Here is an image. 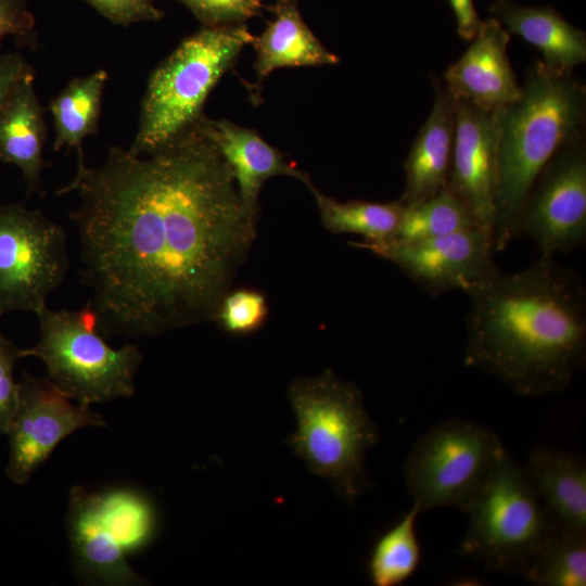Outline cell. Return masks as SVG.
<instances>
[{"instance_id": "1", "label": "cell", "mask_w": 586, "mask_h": 586, "mask_svg": "<svg viewBox=\"0 0 586 586\" xmlns=\"http://www.w3.org/2000/svg\"><path fill=\"white\" fill-rule=\"evenodd\" d=\"M77 192L69 212L81 281L103 336H155L212 321L249 256L257 220L202 115L155 151L112 146L97 168H77L55 192Z\"/></svg>"}, {"instance_id": "2", "label": "cell", "mask_w": 586, "mask_h": 586, "mask_svg": "<svg viewBox=\"0 0 586 586\" xmlns=\"http://www.w3.org/2000/svg\"><path fill=\"white\" fill-rule=\"evenodd\" d=\"M463 364L524 397L564 391L586 364V288L571 268L540 256L497 268L464 292Z\"/></svg>"}, {"instance_id": "3", "label": "cell", "mask_w": 586, "mask_h": 586, "mask_svg": "<svg viewBox=\"0 0 586 586\" xmlns=\"http://www.w3.org/2000/svg\"><path fill=\"white\" fill-rule=\"evenodd\" d=\"M498 186L493 244L504 251L513 238L526 198L548 162L566 144L583 137L586 87L573 77L531 64L520 97L496 111Z\"/></svg>"}, {"instance_id": "4", "label": "cell", "mask_w": 586, "mask_h": 586, "mask_svg": "<svg viewBox=\"0 0 586 586\" xmlns=\"http://www.w3.org/2000/svg\"><path fill=\"white\" fill-rule=\"evenodd\" d=\"M297 429L286 440L309 471L329 480L339 497L355 505L372 483L366 455L379 433L358 386L327 369L296 378L288 388Z\"/></svg>"}, {"instance_id": "5", "label": "cell", "mask_w": 586, "mask_h": 586, "mask_svg": "<svg viewBox=\"0 0 586 586\" xmlns=\"http://www.w3.org/2000/svg\"><path fill=\"white\" fill-rule=\"evenodd\" d=\"M253 38L245 24H237L203 26L182 40L149 79L129 150L149 154L195 123L209 92Z\"/></svg>"}, {"instance_id": "6", "label": "cell", "mask_w": 586, "mask_h": 586, "mask_svg": "<svg viewBox=\"0 0 586 586\" xmlns=\"http://www.w3.org/2000/svg\"><path fill=\"white\" fill-rule=\"evenodd\" d=\"M40 339L22 356L40 358L51 383L66 397L90 406L129 397L143 360L137 345L111 347L98 330L91 303L76 310L42 307Z\"/></svg>"}, {"instance_id": "7", "label": "cell", "mask_w": 586, "mask_h": 586, "mask_svg": "<svg viewBox=\"0 0 586 586\" xmlns=\"http://www.w3.org/2000/svg\"><path fill=\"white\" fill-rule=\"evenodd\" d=\"M462 512L468 527L457 552L499 572L523 573L553 528L524 469L508 450Z\"/></svg>"}, {"instance_id": "8", "label": "cell", "mask_w": 586, "mask_h": 586, "mask_svg": "<svg viewBox=\"0 0 586 586\" xmlns=\"http://www.w3.org/2000/svg\"><path fill=\"white\" fill-rule=\"evenodd\" d=\"M507 448L484 424L450 418L430 428L412 446L402 473L420 513L443 507L461 511Z\"/></svg>"}, {"instance_id": "9", "label": "cell", "mask_w": 586, "mask_h": 586, "mask_svg": "<svg viewBox=\"0 0 586 586\" xmlns=\"http://www.w3.org/2000/svg\"><path fill=\"white\" fill-rule=\"evenodd\" d=\"M69 265L66 233L41 211L0 205V316L38 313Z\"/></svg>"}, {"instance_id": "10", "label": "cell", "mask_w": 586, "mask_h": 586, "mask_svg": "<svg viewBox=\"0 0 586 586\" xmlns=\"http://www.w3.org/2000/svg\"><path fill=\"white\" fill-rule=\"evenodd\" d=\"M532 239L540 256L553 257L586 241V149L584 136L548 162L524 203L518 235Z\"/></svg>"}, {"instance_id": "11", "label": "cell", "mask_w": 586, "mask_h": 586, "mask_svg": "<svg viewBox=\"0 0 586 586\" xmlns=\"http://www.w3.org/2000/svg\"><path fill=\"white\" fill-rule=\"evenodd\" d=\"M352 245L391 262L434 297L454 290L466 292L498 268L493 239L477 227L418 241L392 239Z\"/></svg>"}, {"instance_id": "12", "label": "cell", "mask_w": 586, "mask_h": 586, "mask_svg": "<svg viewBox=\"0 0 586 586\" xmlns=\"http://www.w3.org/2000/svg\"><path fill=\"white\" fill-rule=\"evenodd\" d=\"M84 426H105V421L90 406L72 403L49 379L24 372L7 432V475L16 484L26 483L63 438Z\"/></svg>"}, {"instance_id": "13", "label": "cell", "mask_w": 586, "mask_h": 586, "mask_svg": "<svg viewBox=\"0 0 586 586\" xmlns=\"http://www.w3.org/2000/svg\"><path fill=\"white\" fill-rule=\"evenodd\" d=\"M496 111L456 99V128L446 188L493 239L498 186Z\"/></svg>"}, {"instance_id": "14", "label": "cell", "mask_w": 586, "mask_h": 586, "mask_svg": "<svg viewBox=\"0 0 586 586\" xmlns=\"http://www.w3.org/2000/svg\"><path fill=\"white\" fill-rule=\"evenodd\" d=\"M510 35L495 17L483 20L469 48L442 76L455 99L497 111L520 97L522 86L508 55Z\"/></svg>"}, {"instance_id": "15", "label": "cell", "mask_w": 586, "mask_h": 586, "mask_svg": "<svg viewBox=\"0 0 586 586\" xmlns=\"http://www.w3.org/2000/svg\"><path fill=\"white\" fill-rule=\"evenodd\" d=\"M66 527L74 570L82 582L117 586L144 584L103 525L97 493H89L80 486L72 487Z\"/></svg>"}, {"instance_id": "16", "label": "cell", "mask_w": 586, "mask_h": 586, "mask_svg": "<svg viewBox=\"0 0 586 586\" xmlns=\"http://www.w3.org/2000/svg\"><path fill=\"white\" fill-rule=\"evenodd\" d=\"M434 103L404 162L406 184L398 201L416 206L442 191L448 180L455 128L456 99L438 78L433 80Z\"/></svg>"}, {"instance_id": "17", "label": "cell", "mask_w": 586, "mask_h": 586, "mask_svg": "<svg viewBox=\"0 0 586 586\" xmlns=\"http://www.w3.org/2000/svg\"><path fill=\"white\" fill-rule=\"evenodd\" d=\"M208 124L212 138L233 175L240 199L253 219L258 220L259 192L270 177L290 176L306 186L311 182L307 174L257 131L228 119L208 118Z\"/></svg>"}, {"instance_id": "18", "label": "cell", "mask_w": 586, "mask_h": 586, "mask_svg": "<svg viewBox=\"0 0 586 586\" xmlns=\"http://www.w3.org/2000/svg\"><path fill=\"white\" fill-rule=\"evenodd\" d=\"M553 528L586 533V462L572 453L536 446L523 468Z\"/></svg>"}, {"instance_id": "19", "label": "cell", "mask_w": 586, "mask_h": 586, "mask_svg": "<svg viewBox=\"0 0 586 586\" xmlns=\"http://www.w3.org/2000/svg\"><path fill=\"white\" fill-rule=\"evenodd\" d=\"M268 9L273 18L251 43L256 53L252 101L259 99L262 82L275 69L340 63L339 55L329 51L306 25L296 0H276Z\"/></svg>"}, {"instance_id": "20", "label": "cell", "mask_w": 586, "mask_h": 586, "mask_svg": "<svg viewBox=\"0 0 586 586\" xmlns=\"http://www.w3.org/2000/svg\"><path fill=\"white\" fill-rule=\"evenodd\" d=\"M489 13L510 33L538 49L551 69L573 73L586 62V34L551 7L521 5L495 0Z\"/></svg>"}, {"instance_id": "21", "label": "cell", "mask_w": 586, "mask_h": 586, "mask_svg": "<svg viewBox=\"0 0 586 586\" xmlns=\"http://www.w3.org/2000/svg\"><path fill=\"white\" fill-rule=\"evenodd\" d=\"M35 75L16 84L0 109V162L13 164L27 183V196L43 195L41 173L47 162L44 110L34 89Z\"/></svg>"}, {"instance_id": "22", "label": "cell", "mask_w": 586, "mask_h": 586, "mask_svg": "<svg viewBox=\"0 0 586 586\" xmlns=\"http://www.w3.org/2000/svg\"><path fill=\"white\" fill-rule=\"evenodd\" d=\"M109 74L99 69L90 75L77 77L49 104L55 139L54 151L63 148L76 149L78 166H86L82 141L98 131L101 116L102 95Z\"/></svg>"}, {"instance_id": "23", "label": "cell", "mask_w": 586, "mask_h": 586, "mask_svg": "<svg viewBox=\"0 0 586 586\" xmlns=\"http://www.w3.org/2000/svg\"><path fill=\"white\" fill-rule=\"evenodd\" d=\"M323 227L332 233H349L366 242H383L395 238L405 206L398 201L388 203L352 200L336 201L324 195L310 182Z\"/></svg>"}, {"instance_id": "24", "label": "cell", "mask_w": 586, "mask_h": 586, "mask_svg": "<svg viewBox=\"0 0 586 586\" xmlns=\"http://www.w3.org/2000/svg\"><path fill=\"white\" fill-rule=\"evenodd\" d=\"M97 499L103 525L126 555L145 548L153 540L158 515L146 495L118 487L97 493Z\"/></svg>"}, {"instance_id": "25", "label": "cell", "mask_w": 586, "mask_h": 586, "mask_svg": "<svg viewBox=\"0 0 586 586\" xmlns=\"http://www.w3.org/2000/svg\"><path fill=\"white\" fill-rule=\"evenodd\" d=\"M419 514L411 506L375 540L367 563L372 585L399 586L417 572L422 557L416 528Z\"/></svg>"}, {"instance_id": "26", "label": "cell", "mask_w": 586, "mask_h": 586, "mask_svg": "<svg viewBox=\"0 0 586 586\" xmlns=\"http://www.w3.org/2000/svg\"><path fill=\"white\" fill-rule=\"evenodd\" d=\"M522 574L538 586H585L586 533L552 528Z\"/></svg>"}, {"instance_id": "27", "label": "cell", "mask_w": 586, "mask_h": 586, "mask_svg": "<svg viewBox=\"0 0 586 586\" xmlns=\"http://www.w3.org/2000/svg\"><path fill=\"white\" fill-rule=\"evenodd\" d=\"M476 227L481 228L464 204L445 187L424 202L405 207L394 239L418 241Z\"/></svg>"}, {"instance_id": "28", "label": "cell", "mask_w": 586, "mask_h": 586, "mask_svg": "<svg viewBox=\"0 0 586 586\" xmlns=\"http://www.w3.org/2000/svg\"><path fill=\"white\" fill-rule=\"evenodd\" d=\"M268 313L267 298L260 291L230 289L221 297L212 321L229 334L247 335L265 324Z\"/></svg>"}, {"instance_id": "29", "label": "cell", "mask_w": 586, "mask_h": 586, "mask_svg": "<svg viewBox=\"0 0 586 586\" xmlns=\"http://www.w3.org/2000/svg\"><path fill=\"white\" fill-rule=\"evenodd\" d=\"M186 5L203 26L244 24L260 14L262 0H176Z\"/></svg>"}, {"instance_id": "30", "label": "cell", "mask_w": 586, "mask_h": 586, "mask_svg": "<svg viewBox=\"0 0 586 586\" xmlns=\"http://www.w3.org/2000/svg\"><path fill=\"white\" fill-rule=\"evenodd\" d=\"M22 357V348L0 331V435L7 434L17 406L18 382L14 380V367Z\"/></svg>"}, {"instance_id": "31", "label": "cell", "mask_w": 586, "mask_h": 586, "mask_svg": "<svg viewBox=\"0 0 586 586\" xmlns=\"http://www.w3.org/2000/svg\"><path fill=\"white\" fill-rule=\"evenodd\" d=\"M9 36L18 47L37 48L35 18L24 0H0V42Z\"/></svg>"}, {"instance_id": "32", "label": "cell", "mask_w": 586, "mask_h": 586, "mask_svg": "<svg viewBox=\"0 0 586 586\" xmlns=\"http://www.w3.org/2000/svg\"><path fill=\"white\" fill-rule=\"evenodd\" d=\"M114 24L128 26L139 22H156L163 11L152 0H84Z\"/></svg>"}, {"instance_id": "33", "label": "cell", "mask_w": 586, "mask_h": 586, "mask_svg": "<svg viewBox=\"0 0 586 586\" xmlns=\"http://www.w3.org/2000/svg\"><path fill=\"white\" fill-rule=\"evenodd\" d=\"M33 75V66L21 53L0 54V109L16 84Z\"/></svg>"}, {"instance_id": "34", "label": "cell", "mask_w": 586, "mask_h": 586, "mask_svg": "<svg viewBox=\"0 0 586 586\" xmlns=\"http://www.w3.org/2000/svg\"><path fill=\"white\" fill-rule=\"evenodd\" d=\"M456 18L460 38L471 41L477 34L483 20L479 16L473 0H447Z\"/></svg>"}]
</instances>
